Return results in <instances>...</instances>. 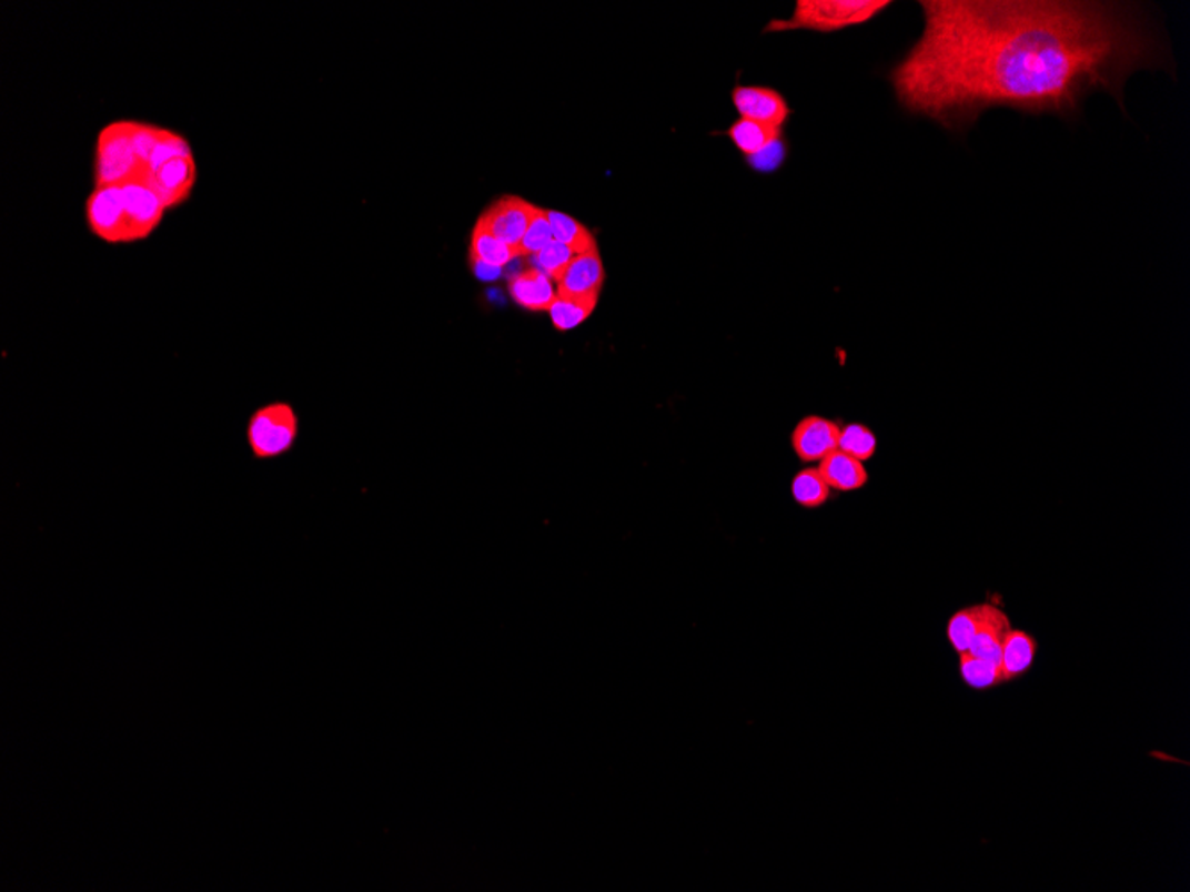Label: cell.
<instances>
[{
  "label": "cell",
  "mask_w": 1190,
  "mask_h": 892,
  "mask_svg": "<svg viewBox=\"0 0 1190 892\" xmlns=\"http://www.w3.org/2000/svg\"><path fill=\"white\" fill-rule=\"evenodd\" d=\"M551 241H555L553 237V231H551V223L547 220V211L538 209L537 214L530 223L528 232L524 235L523 243H521V257H533L535 253L541 252L542 249H546Z\"/></svg>",
  "instance_id": "24"
},
{
  "label": "cell",
  "mask_w": 1190,
  "mask_h": 892,
  "mask_svg": "<svg viewBox=\"0 0 1190 892\" xmlns=\"http://www.w3.org/2000/svg\"><path fill=\"white\" fill-rule=\"evenodd\" d=\"M547 220H549L555 241L565 244L574 255H582V253L597 249L594 234L573 216L564 212L547 211Z\"/></svg>",
  "instance_id": "18"
},
{
  "label": "cell",
  "mask_w": 1190,
  "mask_h": 892,
  "mask_svg": "<svg viewBox=\"0 0 1190 892\" xmlns=\"http://www.w3.org/2000/svg\"><path fill=\"white\" fill-rule=\"evenodd\" d=\"M196 181H199L196 159L194 154H185L177 155L155 168L154 172L150 173L147 185L159 194L164 207L170 211V209L181 207L190 200Z\"/></svg>",
  "instance_id": "7"
},
{
  "label": "cell",
  "mask_w": 1190,
  "mask_h": 892,
  "mask_svg": "<svg viewBox=\"0 0 1190 892\" xmlns=\"http://www.w3.org/2000/svg\"><path fill=\"white\" fill-rule=\"evenodd\" d=\"M959 677L960 681L974 691L995 690L998 686L1006 685L1000 662L968 652L959 656Z\"/></svg>",
  "instance_id": "16"
},
{
  "label": "cell",
  "mask_w": 1190,
  "mask_h": 892,
  "mask_svg": "<svg viewBox=\"0 0 1190 892\" xmlns=\"http://www.w3.org/2000/svg\"><path fill=\"white\" fill-rule=\"evenodd\" d=\"M573 259L574 253L565 244L558 243V241H551L546 249H542L541 252L533 255V261H535V266L533 267H537L547 278L558 284L567 267L571 266Z\"/></svg>",
  "instance_id": "23"
},
{
  "label": "cell",
  "mask_w": 1190,
  "mask_h": 892,
  "mask_svg": "<svg viewBox=\"0 0 1190 892\" xmlns=\"http://www.w3.org/2000/svg\"><path fill=\"white\" fill-rule=\"evenodd\" d=\"M839 428L835 420L820 415H807L791 433V446L800 462H818L838 449Z\"/></svg>",
  "instance_id": "8"
},
{
  "label": "cell",
  "mask_w": 1190,
  "mask_h": 892,
  "mask_svg": "<svg viewBox=\"0 0 1190 892\" xmlns=\"http://www.w3.org/2000/svg\"><path fill=\"white\" fill-rule=\"evenodd\" d=\"M518 257L517 250L497 240L483 223H476L471 237V262L474 267L487 266L501 270Z\"/></svg>",
  "instance_id": "15"
},
{
  "label": "cell",
  "mask_w": 1190,
  "mask_h": 892,
  "mask_svg": "<svg viewBox=\"0 0 1190 892\" xmlns=\"http://www.w3.org/2000/svg\"><path fill=\"white\" fill-rule=\"evenodd\" d=\"M605 284V267L597 249L574 255L571 266L558 282L556 293L562 296H599Z\"/></svg>",
  "instance_id": "10"
},
{
  "label": "cell",
  "mask_w": 1190,
  "mask_h": 892,
  "mask_svg": "<svg viewBox=\"0 0 1190 892\" xmlns=\"http://www.w3.org/2000/svg\"><path fill=\"white\" fill-rule=\"evenodd\" d=\"M134 120H114L100 129L95 143V187L143 182V166L135 152Z\"/></svg>",
  "instance_id": "5"
},
{
  "label": "cell",
  "mask_w": 1190,
  "mask_h": 892,
  "mask_svg": "<svg viewBox=\"0 0 1190 892\" xmlns=\"http://www.w3.org/2000/svg\"><path fill=\"white\" fill-rule=\"evenodd\" d=\"M1037 650L1039 643L1030 632L1010 627L1001 643L1000 668L1004 681L1015 682L1023 679L1032 670Z\"/></svg>",
  "instance_id": "11"
},
{
  "label": "cell",
  "mask_w": 1190,
  "mask_h": 892,
  "mask_svg": "<svg viewBox=\"0 0 1190 892\" xmlns=\"http://www.w3.org/2000/svg\"><path fill=\"white\" fill-rule=\"evenodd\" d=\"M508 293L518 307L532 312L549 311L558 294L553 280L537 267H528L510 280Z\"/></svg>",
  "instance_id": "12"
},
{
  "label": "cell",
  "mask_w": 1190,
  "mask_h": 892,
  "mask_svg": "<svg viewBox=\"0 0 1190 892\" xmlns=\"http://www.w3.org/2000/svg\"><path fill=\"white\" fill-rule=\"evenodd\" d=\"M733 104L744 120L783 129L789 116L785 97L770 88L739 87L733 91Z\"/></svg>",
  "instance_id": "9"
},
{
  "label": "cell",
  "mask_w": 1190,
  "mask_h": 892,
  "mask_svg": "<svg viewBox=\"0 0 1190 892\" xmlns=\"http://www.w3.org/2000/svg\"><path fill=\"white\" fill-rule=\"evenodd\" d=\"M998 608L1000 606L992 605V602H980V605L960 608L951 615L947 624V640L951 649L956 650L957 656L970 650L975 636L986 626Z\"/></svg>",
  "instance_id": "13"
},
{
  "label": "cell",
  "mask_w": 1190,
  "mask_h": 892,
  "mask_svg": "<svg viewBox=\"0 0 1190 892\" xmlns=\"http://www.w3.org/2000/svg\"><path fill=\"white\" fill-rule=\"evenodd\" d=\"M599 296H562L556 294L555 302L551 305L549 316L558 332L576 328L592 316L597 307Z\"/></svg>",
  "instance_id": "19"
},
{
  "label": "cell",
  "mask_w": 1190,
  "mask_h": 892,
  "mask_svg": "<svg viewBox=\"0 0 1190 892\" xmlns=\"http://www.w3.org/2000/svg\"><path fill=\"white\" fill-rule=\"evenodd\" d=\"M925 29L889 73L897 99L951 132L992 108L1075 116L1105 91L1162 63L1136 11L1112 2L925 0Z\"/></svg>",
  "instance_id": "1"
},
{
  "label": "cell",
  "mask_w": 1190,
  "mask_h": 892,
  "mask_svg": "<svg viewBox=\"0 0 1190 892\" xmlns=\"http://www.w3.org/2000/svg\"><path fill=\"white\" fill-rule=\"evenodd\" d=\"M727 134L745 155L756 158V155L762 154L763 150H767L770 144L780 140L783 129L739 118L738 122L730 126Z\"/></svg>",
  "instance_id": "17"
},
{
  "label": "cell",
  "mask_w": 1190,
  "mask_h": 892,
  "mask_svg": "<svg viewBox=\"0 0 1190 892\" xmlns=\"http://www.w3.org/2000/svg\"><path fill=\"white\" fill-rule=\"evenodd\" d=\"M300 435V419L293 405L273 402L259 406L246 420L244 438L253 460H276L288 455Z\"/></svg>",
  "instance_id": "4"
},
{
  "label": "cell",
  "mask_w": 1190,
  "mask_h": 892,
  "mask_svg": "<svg viewBox=\"0 0 1190 892\" xmlns=\"http://www.w3.org/2000/svg\"><path fill=\"white\" fill-rule=\"evenodd\" d=\"M833 488L827 485L818 467L800 470L791 482V497L800 508L816 509L830 499Z\"/></svg>",
  "instance_id": "20"
},
{
  "label": "cell",
  "mask_w": 1190,
  "mask_h": 892,
  "mask_svg": "<svg viewBox=\"0 0 1190 892\" xmlns=\"http://www.w3.org/2000/svg\"><path fill=\"white\" fill-rule=\"evenodd\" d=\"M821 476L833 490L856 491L865 487L870 476L863 462L836 449L818 465Z\"/></svg>",
  "instance_id": "14"
},
{
  "label": "cell",
  "mask_w": 1190,
  "mask_h": 892,
  "mask_svg": "<svg viewBox=\"0 0 1190 892\" xmlns=\"http://www.w3.org/2000/svg\"><path fill=\"white\" fill-rule=\"evenodd\" d=\"M888 6H891L889 0H798L794 17L788 20H774L768 26V31H841L870 22Z\"/></svg>",
  "instance_id": "3"
},
{
  "label": "cell",
  "mask_w": 1190,
  "mask_h": 892,
  "mask_svg": "<svg viewBox=\"0 0 1190 892\" xmlns=\"http://www.w3.org/2000/svg\"><path fill=\"white\" fill-rule=\"evenodd\" d=\"M1010 627H1012L1010 626V618L1007 617L1004 609L998 608L995 615L986 622V626L975 636L968 653L1000 662L1001 643H1004V638H1006Z\"/></svg>",
  "instance_id": "21"
},
{
  "label": "cell",
  "mask_w": 1190,
  "mask_h": 892,
  "mask_svg": "<svg viewBox=\"0 0 1190 892\" xmlns=\"http://www.w3.org/2000/svg\"><path fill=\"white\" fill-rule=\"evenodd\" d=\"M167 211L159 194L143 182L102 185L88 196L87 223L104 243L134 244L158 231Z\"/></svg>",
  "instance_id": "2"
},
{
  "label": "cell",
  "mask_w": 1190,
  "mask_h": 892,
  "mask_svg": "<svg viewBox=\"0 0 1190 892\" xmlns=\"http://www.w3.org/2000/svg\"><path fill=\"white\" fill-rule=\"evenodd\" d=\"M838 449L856 460L868 462L877 452V438L863 424H847L839 433Z\"/></svg>",
  "instance_id": "22"
},
{
  "label": "cell",
  "mask_w": 1190,
  "mask_h": 892,
  "mask_svg": "<svg viewBox=\"0 0 1190 892\" xmlns=\"http://www.w3.org/2000/svg\"><path fill=\"white\" fill-rule=\"evenodd\" d=\"M537 205L518 199V196H503L496 203H492L487 211L480 216V223L496 235L497 240L508 244L512 249H521L524 235L528 232L530 223L537 214ZM521 257V253H518Z\"/></svg>",
  "instance_id": "6"
},
{
  "label": "cell",
  "mask_w": 1190,
  "mask_h": 892,
  "mask_svg": "<svg viewBox=\"0 0 1190 892\" xmlns=\"http://www.w3.org/2000/svg\"><path fill=\"white\" fill-rule=\"evenodd\" d=\"M785 144L779 140L776 141V143L770 144L767 150H763L762 154L750 159L754 161V166L759 168L763 172H772V170H776L779 164H783V161H785Z\"/></svg>",
  "instance_id": "25"
}]
</instances>
